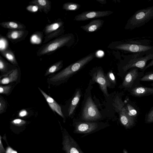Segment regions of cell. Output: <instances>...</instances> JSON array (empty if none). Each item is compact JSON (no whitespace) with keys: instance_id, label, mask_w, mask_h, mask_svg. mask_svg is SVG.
Listing matches in <instances>:
<instances>
[{"instance_id":"9a60e30c","label":"cell","mask_w":153,"mask_h":153,"mask_svg":"<svg viewBox=\"0 0 153 153\" xmlns=\"http://www.w3.org/2000/svg\"><path fill=\"white\" fill-rule=\"evenodd\" d=\"M104 22L102 20L94 19L87 24L82 26L81 28L87 32H94L100 29L102 26Z\"/></svg>"},{"instance_id":"1f68e13d","label":"cell","mask_w":153,"mask_h":153,"mask_svg":"<svg viewBox=\"0 0 153 153\" xmlns=\"http://www.w3.org/2000/svg\"><path fill=\"white\" fill-rule=\"evenodd\" d=\"M26 9L28 11L31 12H36L38 10L39 11V7L35 5H30L26 7Z\"/></svg>"},{"instance_id":"ffe728a7","label":"cell","mask_w":153,"mask_h":153,"mask_svg":"<svg viewBox=\"0 0 153 153\" xmlns=\"http://www.w3.org/2000/svg\"><path fill=\"white\" fill-rule=\"evenodd\" d=\"M81 97L80 90L76 91L74 98L72 100L68 109V115L70 116L73 113L79 102Z\"/></svg>"},{"instance_id":"e575fe53","label":"cell","mask_w":153,"mask_h":153,"mask_svg":"<svg viewBox=\"0 0 153 153\" xmlns=\"http://www.w3.org/2000/svg\"><path fill=\"white\" fill-rule=\"evenodd\" d=\"M5 106V103L1 97L0 100V113L1 114L4 111Z\"/></svg>"},{"instance_id":"4fadbf2b","label":"cell","mask_w":153,"mask_h":153,"mask_svg":"<svg viewBox=\"0 0 153 153\" xmlns=\"http://www.w3.org/2000/svg\"><path fill=\"white\" fill-rule=\"evenodd\" d=\"M130 93L133 96L140 97L153 94V88L144 86H136L131 89Z\"/></svg>"},{"instance_id":"4316f807","label":"cell","mask_w":153,"mask_h":153,"mask_svg":"<svg viewBox=\"0 0 153 153\" xmlns=\"http://www.w3.org/2000/svg\"><path fill=\"white\" fill-rule=\"evenodd\" d=\"M0 51H5L8 49V43L5 38L1 36L0 37Z\"/></svg>"},{"instance_id":"836d02e7","label":"cell","mask_w":153,"mask_h":153,"mask_svg":"<svg viewBox=\"0 0 153 153\" xmlns=\"http://www.w3.org/2000/svg\"><path fill=\"white\" fill-rule=\"evenodd\" d=\"M153 122V109L148 113L147 116L146 123H150Z\"/></svg>"},{"instance_id":"2e32d148","label":"cell","mask_w":153,"mask_h":153,"mask_svg":"<svg viewBox=\"0 0 153 153\" xmlns=\"http://www.w3.org/2000/svg\"><path fill=\"white\" fill-rule=\"evenodd\" d=\"M38 88L44 96L51 109L53 111L56 112L62 117H64V116L60 106L53 98L47 95L39 88Z\"/></svg>"},{"instance_id":"d590c367","label":"cell","mask_w":153,"mask_h":153,"mask_svg":"<svg viewBox=\"0 0 153 153\" xmlns=\"http://www.w3.org/2000/svg\"><path fill=\"white\" fill-rule=\"evenodd\" d=\"M5 150L3 146L1 140V137L0 136V153H5Z\"/></svg>"},{"instance_id":"5b68a950","label":"cell","mask_w":153,"mask_h":153,"mask_svg":"<svg viewBox=\"0 0 153 153\" xmlns=\"http://www.w3.org/2000/svg\"><path fill=\"white\" fill-rule=\"evenodd\" d=\"M101 117L100 113L92 98L89 97L87 99L82 114V119L86 121H93Z\"/></svg>"},{"instance_id":"30bf717a","label":"cell","mask_w":153,"mask_h":153,"mask_svg":"<svg viewBox=\"0 0 153 153\" xmlns=\"http://www.w3.org/2000/svg\"><path fill=\"white\" fill-rule=\"evenodd\" d=\"M92 80L99 85L100 88L104 94L107 97L109 94L107 91V87L108 85L105 76L101 69L97 70L92 76Z\"/></svg>"},{"instance_id":"d4e9b609","label":"cell","mask_w":153,"mask_h":153,"mask_svg":"<svg viewBox=\"0 0 153 153\" xmlns=\"http://www.w3.org/2000/svg\"><path fill=\"white\" fill-rule=\"evenodd\" d=\"M81 7L80 4L73 2H68L64 4L62 8L67 11H74L79 9Z\"/></svg>"},{"instance_id":"74e56055","label":"cell","mask_w":153,"mask_h":153,"mask_svg":"<svg viewBox=\"0 0 153 153\" xmlns=\"http://www.w3.org/2000/svg\"><path fill=\"white\" fill-rule=\"evenodd\" d=\"M153 66V59H152L151 61L147 65H146L144 68L143 69L142 71L143 72L145 71L146 69L149 68Z\"/></svg>"},{"instance_id":"f35d334b","label":"cell","mask_w":153,"mask_h":153,"mask_svg":"<svg viewBox=\"0 0 153 153\" xmlns=\"http://www.w3.org/2000/svg\"><path fill=\"white\" fill-rule=\"evenodd\" d=\"M123 153H128L126 151L125 149H124L123 150Z\"/></svg>"},{"instance_id":"7a4b0ae2","label":"cell","mask_w":153,"mask_h":153,"mask_svg":"<svg viewBox=\"0 0 153 153\" xmlns=\"http://www.w3.org/2000/svg\"><path fill=\"white\" fill-rule=\"evenodd\" d=\"M153 18V6L136 11L127 21L125 29L132 30L145 25Z\"/></svg>"},{"instance_id":"3957f363","label":"cell","mask_w":153,"mask_h":153,"mask_svg":"<svg viewBox=\"0 0 153 153\" xmlns=\"http://www.w3.org/2000/svg\"><path fill=\"white\" fill-rule=\"evenodd\" d=\"M95 56L94 53L89 54L69 65L51 78L50 80L56 82L65 79L80 70L92 60Z\"/></svg>"},{"instance_id":"ac0fdd59","label":"cell","mask_w":153,"mask_h":153,"mask_svg":"<svg viewBox=\"0 0 153 153\" xmlns=\"http://www.w3.org/2000/svg\"><path fill=\"white\" fill-rule=\"evenodd\" d=\"M0 25L2 27L11 30H24L26 27L24 25L16 21L2 22Z\"/></svg>"},{"instance_id":"484cf974","label":"cell","mask_w":153,"mask_h":153,"mask_svg":"<svg viewBox=\"0 0 153 153\" xmlns=\"http://www.w3.org/2000/svg\"><path fill=\"white\" fill-rule=\"evenodd\" d=\"M63 61H60L54 64L47 70L46 75L53 73L60 69L62 66Z\"/></svg>"},{"instance_id":"52a82bcc","label":"cell","mask_w":153,"mask_h":153,"mask_svg":"<svg viewBox=\"0 0 153 153\" xmlns=\"http://www.w3.org/2000/svg\"><path fill=\"white\" fill-rule=\"evenodd\" d=\"M139 55L142 54H139L137 56L135 55V57H133V58L123 67L124 71L126 72L128 70L134 68H140L142 71L146 66L147 61L153 59V53H151L140 57H138V55Z\"/></svg>"},{"instance_id":"5bb4252c","label":"cell","mask_w":153,"mask_h":153,"mask_svg":"<svg viewBox=\"0 0 153 153\" xmlns=\"http://www.w3.org/2000/svg\"><path fill=\"white\" fill-rule=\"evenodd\" d=\"M119 113L120 120L121 123L125 127L129 128L133 125L134 120L128 116L126 113L125 106L115 109Z\"/></svg>"},{"instance_id":"6da1fadb","label":"cell","mask_w":153,"mask_h":153,"mask_svg":"<svg viewBox=\"0 0 153 153\" xmlns=\"http://www.w3.org/2000/svg\"><path fill=\"white\" fill-rule=\"evenodd\" d=\"M116 49L129 53L147 55L153 53V45L146 39L134 38L129 39L116 46Z\"/></svg>"},{"instance_id":"83f0119b","label":"cell","mask_w":153,"mask_h":153,"mask_svg":"<svg viewBox=\"0 0 153 153\" xmlns=\"http://www.w3.org/2000/svg\"><path fill=\"white\" fill-rule=\"evenodd\" d=\"M105 76L108 82V87L111 85V83H116V81L115 77L111 71H110L108 72Z\"/></svg>"},{"instance_id":"7402d4cb","label":"cell","mask_w":153,"mask_h":153,"mask_svg":"<svg viewBox=\"0 0 153 153\" xmlns=\"http://www.w3.org/2000/svg\"><path fill=\"white\" fill-rule=\"evenodd\" d=\"M19 72L17 68L14 69L9 75L5 77L0 81V83L2 84H7L9 83L16 81L18 77Z\"/></svg>"},{"instance_id":"e0dca14e","label":"cell","mask_w":153,"mask_h":153,"mask_svg":"<svg viewBox=\"0 0 153 153\" xmlns=\"http://www.w3.org/2000/svg\"><path fill=\"white\" fill-rule=\"evenodd\" d=\"M29 3L31 4L37 6L40 11H43L47 14L51 8V3L49 0H33Z\"/></svg>"},{"instance_id":"d6a6232c","label":"cell","mask_w":153,"mask_h":153,"mask_svg":"<svg viewBox=\"0 0 153 153\" xmlns=\"http://www.w3.org/2000/svg\"><path fill=\"white\" fill-rule=\"evenodd\" d=\"M25 123V121L19 119H15L12 121L13 124L18 126L23 125Z\"/></svg>"},{"instance_id":"4dcf8cb0","label":"cell","mask_w":153,"mask_h":153,"mask_svg":"<svg viewBox=\"0 0 153 153\" xmlns=\"http://www.w3.org/2000/svg\"><path fill=\"white\" fill-rule=\"evenodd\" d=\"M11 86L7 85L6 86H1L0 87V93L1 94H7L10 90Z\"/></svg>"},{"instance_id":"603a6c76","label":"cell","mask_w":153,"mask_h":153,"mask_svg":"<svg viewBox=\"0 0 153 153\" xmlns=\"http://www.w3.org/2000/svg\"><path fill=\"white\" fill-rule=\"evenodd\" d=\"M0 53L12 64L15 65H18L15 54L11 50L8 48L5 51L0 52Z\"/></svg>"},{"instance_id":"277c9868","label":"cell","mask_w":153,"mask_h":153,"mask_svg":"<svg viewBox=\"0 0 153 153\" xmlns=\"http://www.w3.org/2000/svg\"><path fill=\"white\" fill-rule=\"evenodd\" d=\"M69 34L62 35L43 45L36 52L37 56L50 54L64 46L68 45L72 39Z\"/></svg>"},{"instance_id":"f546056e","label":"cell","mask_w":153,"mask_h":153,"mask_svg":"<svg viewBox=\"0 0 153 153\" xmlns=\"http://www.w3.org/2000/svg\"><path fill=\"white\" fill-rule=\"evenodd\" d=\"M7 63L6 62L1 56H0V69L1 71H4L7 67Z\"/></svg>"},{"instance_id":"cb8c5ba5","label":"cell","mask_w":153,"mask_h":153,"mask_svg":"<svg viewBox=\"0 0 153 153\" xmlns=\"http://www.w3.org/2000/svg\"><path fill=\"white\" fill-rule=\"evenodd\" d=\"M126 114L131 119L134 120L137 116V112L136 110L130 104H128L125 106Z\"/></svg>"},{"instance_id":"7c38bea8","label":"cell","mask_w":153,"mask_h":153,"mask_svg":"<svg viewBox=\"0 0 153 153\" xmlns=\"http://www.w3.org/2000/svg\"><path fill=\"white\" fill-rule=\"evenodd\" d=\"M96 123H80L76 126V132L77 133H88L96 130L98 127Z\"/></svg>"},{"instance_id":"9c48e42d","label":"cell","mask_w":153,"mask_h":153,"mask_svg":"<svg viewBox=\"0 0 153 153\" xmlns=\"http://www.w3.org/2000/svg\"><path fill=\"white\" fill-rule=\"evenodd\" d=\"M113 13V11L108 10L86 11L75 16L74 20L78 21H83L107 16Z\"/></svg>"},{"instance_id":"8fae6325","label":"cell","mask_w":153,"mask_h":153,"mask_svg":"<svg viewBox=\"0 0 153 153\" xmlns=\"http://www.w3.org/2000/svg\"><path fill=\"white\" fill-rule=\"evenodd\" d=\"M28 30H10L6 35L7 38L13 43H16L25 39L28 34Z\"/></svg>"},{"instance_id":"44dd1931","label":"cell","mask_w":153,"mask_h":153,"mask_svg":"<svg viewBox=\"0 0 153 153\" xmlns=\"http://www.w3.org/2000/svg\"><path fill=\"white\" fill-rule=\"evenodd\" d=\"M64 32V26H63L57 30L45 36L43 43L45 44L52 39L59 37L62 35Z\"/></svg>"},{"instance_id":"f1b7e54d","label":"cell","mask_w":153,"mask_h":153,"mask_svg":"<svg viewBox=\"0 0 153 153\" xmlns=\"http://www.w3.org/2000/svg\"><path fill=\"white\" fill-rule=\"evenodd\" d=\"M142 81H153V72L148 73L144 75L140 79Z\"/></svg>"},{"instance_id":"8d00e7d4","label":"cell","mask_w":153,"mask_h":153,"mask_svg":"<svg viewBox=\"0 0 153 153\" xmlns=\"http://www.w3.org/2000/svg\"><path fill=\"white\" fill-rule=\"evenodd\" d=\"M27 114V111L25 110L21 111L19 113V115L20 117H23L26 116Z\"/></svg>"},{"instance_id":"d6986e66","label":"cell","mask_w":153,"mask_h":153,"mask_svg":"<svg viewBox=\"0 0 153 153\" xmlns=\"http://www.w3.org/2000/svg\"><path fill=\"white\" fill-rule=\"evenodd\" d=\"M64 24V22L61 21L47 25L45 27L43 30L44 34L46 36L57 30L63 26Z\"/></svg>"},{"instance_id":"ba28073f","label":"cell","mask_w":153,"mask_h":153,"mask_svg":"<svg viewBox=\"0 0 153 153\" xmlns=\"http://www.w3.org/2000/svg\"><path fill=\"white\" fill-rule=\"evenodd\" d=\"M126 74L123 82L122 85L125 88H132L137 80H140L142 72H139L138 68H134Z\"/></svg>"},{"instance_id":"8992f818","label":"cell","mask_w":153,"mask_h":153,"mask_svg":"<svg viewBox=\"0 0 153 153\" xmlns=\"http://www.w3.org/2000/svg\"><path fill=\"white\" fill-rule=\"evenodd\" d=\"M62 149L65 153H84L78 145L65 129L62 131Z\"/></svg>"}]
</instances>
